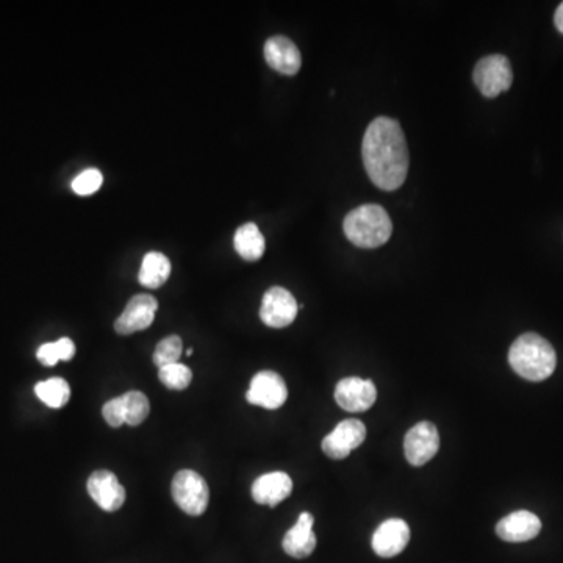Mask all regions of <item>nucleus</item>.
Instances as JSON below:
<instances>
[{
	"mask_svg": "<svg viewBox=\"0 0 563 563\" xmlns=\"http://www.w3.org/2000/svg\"><path fill=\"white\" fill-rule=\"evenodd\" d=\"M362 157L366 174L377 188H401L409 173L410 157L399 122L385 116L374 119L363 137Z\"/></svg>",
	"mask_w": 563,
	"mask_h": 563,
	"instance_id": "1",
	"label": "nucleus"
},
{
	"mask_svg": "<svg viewBox=\"0 0 563 563\" xmlns=\"http://www.w3.org/2000/svg\"><path fill=\"white\" fill-rule=\"evenodd\" d=\"M509 363L512 370L526 381L542 382L556 370L557 356L548 340L529 332L513 341Z\"/></svg>",
	"mask_w": 563,
	"mask_h": 563,
	"instance_id": "2",
	"label": "nucleus"
},
{
	"mask_svg": "<svg viewBox=\"0 0 563 563\" xmlns=\"http://www.w3.org/2000/svg\"><path fill=\"white\" fill-rule=\"evenodd\" d=\"M346 238L357 248H381L393 232L390 216L377 204L360 205L346 215L343 223Z\"/></svg>",
	"mask_w": 563,
	"mask_h": 563,
	"instance_id": "3",
	"label": "nucleus"
},
{
	"mask_svg": "<svg viewBox=\"0 0 563 563\" xmlns=\"http://www.w3.org/2000/svg\"><path fill=\"white\" fill-rule=\"evenodd\" d=\"M174 501L177 506L191 515L199 517L207 510L210 501V490L201 474L193 470H182L174 476L171 485Z\"/></svg>",
	"mask_w": 563,
	"mask_h": 563,
	"instance_id": "4",
	"label": "nucleus"
},
{
	"mask_svg": "<svg viewBox=\"0 0 563 563\" xmlns=\"http://www.w3.org/2000/svg\"><path fill=\"white\" fill-rule=\"evenodd\" d=\"M476 87L488 99L509 90L513 83L512 65L504 55H488L477 63L473 72Z\"/></svg>",
	"mask_w": 563,
	"mask_h": 563,
	"instance_id": "5",
	"label": "nucleus"
},
{
	"mask_svg": "<svg viewBox=\"0 0 563 563\" xmlns=\"http://www.w3.org/2000/svg\"><path fill=\"white\" fill-rule=\"evenodd\" d=\"M440 449V435L431 421H421L404 438L406 459L413 467H423L434 459Z\"/></svg>",
	"mask_w": 563,
	"mask_h": 563,
	"instance_id": "6",
	"label": "nucleus"
},
{
	"mask_svg": "<svg viewBox=\"0 0 563 563\" xmlns=\"http://www.w3.org/2000/svg\"><path fill=\"white\" fill-rule=\"evenodd\" d=\"M288 398V388L284 379L274 371H260L252 377L251 387L246 399L252 406L266 410H276L284 406Z\"/></svg>",
	"mask_w": 563,
	"mask_h": 563,
	"instance_id": "7",
	"label": "nucleus"
},
{
	"mask_svg": "<svg viewBox=\"0 0 563 563\" xmlns=\"http://www.w3.org/2000/svg\"><path fill=\"white\" fill-rule=\"evenodd\" d=\"M298 310V302L290 291L282 287H273L269 288L263 296L260 318L268 327L284 329L296 320Z\"/></svg>",
	"mask_w": 563,
	"mask_h": 563,
	"instance_id": "8",
	"label": "nucleus"
},
{
	"mask_svg": "<svg viewBox=\"0 0 563 563\" xmlns=\"http://www.w3.org/2000/svg\"><path fill=\"white\" fill-rule=\"evenodd\" d=\"M366 438L365 424L360 420L341 421L334 431L324 437L321 448L330 459L343 460L356 451Z\"/></svg>",
	"mask_w": 563,
	"mask_h": 563,
	"instance_id": "9",
	"label": "nucleus"
},
{
	"mask_svg": "<svg viewBox=\"0 0 563 563\" xmlns=\"http://www.w3.org/2000/svg\"><path fill=\"white\" fill-rule=\"evenodd\" d=\"M377 399L376 385L370 379L346 377L335 387V401L346 412H366Z\"/></svg>",
	"mask_w": 563,
	"mask_h": 563,
	"instance_id": "10",
	"label": "nucleus"
},
{
	"mask_svg": "<svg viewBox=\"0 0 563 563\" xmlns=\"http://www.w3.org/2000/svg\"><path fill=\"white\" fill-rule=\"evenodd\" d=\"M158 302L151 295H137L130 299L124 312L115 321V330L119 335H132L148 329L154 323Z\"/></svg>",
	"mask_w": 563,
	"mask_h": 563,
	"instance_id": "11",
	"label": "nucleus"
},
{
	"mask_svg": "<svg viewBox=\"0 0 563 563\" xmlns=\"http://www.w3.org/2000/svg\"><path fill=\"white\" fill-rule=\"evenodd\" d=\"M88 493L105 512H116L126 503V490L112 471L97 470L88 479Z\"/></svg>",
	"mask_w": 563,
	"mask_h": 563,
	"instance_id": "12",
	"label": "nucleus"
},
{
	"mask_svg": "<svg viewBox=\"0 0 563 563\" xmlns=\"http://www.w3.org/2000/svg\"><path fill=\"white\" fill-rule=\"evenodd\" d=\"M410 542L409 524L399 518H390L376 529L373 535L374 553L384 559L398 556Z\"/></svg>",
	"mask_w": 563,
	"mask_h": 563,
	"instance_id": "13",
	"label": "nucleus"
},
{
	"mask_svg": "<svg viewBox=\"0 0 563 563\" xmlns=\"http://www.w3.org/2000/svg\"><path fill=\"white\" fill-rule=\"evenodd\" d=\"M265 60L269 68L285 76H295L302 66L298 47L290 38L282 35L273 36L266 41Z\"/></svg>",
	"mask_w": 563,
	"mask_h": 563,
	"instance_id": "14",
	"label": "nucleus"
},
{
	"mask_svg": "<svg viewBox=\"0 0 563 563\" xmlns=\"http://www.w3.org/2000/svg\"><path fill=\"white\" fill-rule=\"evenodd\" d=\"M542 531V521L529 510L510 513L496 524V534L509 543L529 542Z\"/></svg>",
	"mask_w": 563,
	"mask_h": 563,
	"instance_id": "15",
	"label": "nucleus"
},
{
	"mask_svg": "<svg viewBox=\"0 0 563 563\" xmlns=\"http://www.w3.org/2000/svg\"><path fill=\"white\" fill-rule=\"evenodd\" d=\"M293 492V481L284 471H273L255 479L252 484V499L262 506L276 507Z\"/></svg>",
	"mask_w": 563,
	"mask_h": 563,
	"instance_id": "16",
	"label": "nucleus"
},
{
	"mask_svg": "<svg viewBox=\"0 0 563 563\" xmlns=\"http://www.w3.org/2000/svg\"><path fill=\"white\" fill-rule=\"evenodd\" d=\"M313 523H315V518L312 513L304 512L299 515L295 526L285 534L284 542H282V548L288 556L305 559L315 551L316 535L313 532Z\"/></svg>",
	"mask_w": 563,
	"mask_h": 563,
	"instance_id": "17",
	"label": "nucleus"
},
{
	"mask_svg": "<svg viewBox=\"0 0 563 563\" xmlns=\"http://www.w3.org/2000/svg\"><path fill=\"white\" fill-rule=\"evenodd\" d=\"M234 246L241 259L246 262H257L265 254V237L257 224L246 223L238 227L235 232Z\"/></svg>",
	"mask_w": 563,
	"mask_h": 563,
	"instance_id": "18",
	"label": "nucleus"
},
{
	"mask_svg": "<svg viewBox=\"0 0 563 563\" xmlns=\"http://www.w3.org/2000/svg\"><path fill=\"white\" fill-rule=\"evenodd\" d=\"M171 276V262L162 252H149L144 255L141 263L138 280L146 288H160L166 284V280Z\"/></svg>",
	"mask_w": 563,
	"mask_h": 563,
	"instance_id": "19",
	"label": "nucleus"
},
{
	"mask_svg": "<svg viewBox=\"0 0 563 563\" xmlns=\"http://www.w3.org/2000/svg\"><path fill=\"white\" fill-rule=\"evenodd\" d=\"M35 393L40 401L51 409L65 407L71 398V388H69L68 382L61 377H52V379L36 384Z\"/></svg>",
	"mask_w": 563,
	"mask_h": 563,
	"instance_id": "20",
	"label": "nucleus"
},
{
	"mask_svg": "<svg viewBox=\"0 0 563 563\" xmlns=\"http://www.w3.org/2000/svg\"><path fill=\"white\" fill-rule=\"evenodd\" d=\"M74 356H76V345L71 338H60L55 343H44L36 352L38 360L46 366L57 365L60 360L68 362Z\"/></svg>",
	"mask_w": 563,
	"mask_h": 563,
	"instance_id": "21",
	"label": "nucleus"
},
{
	"mask_svg": "<svg viewBox=\"0 0 563 563\" xmlns=\"http://www.w3.org/2000/svg\"><path fill=\"white\" fill-rule=\"evenodd\" d=\"M121 398L124 402V412H126V424L140 426L143 421H146L151 412L148 396L141 391H129Z\"/></svg>",
	"mask_w": 563,
	"mask_h": 563,
	"instance_id": "22",
	"label": "nucleus"
},
{
	"mask_svg": "<svg viewBox=\"0 0 563 563\" xmlns=\"http://www.w3.org/2000/svg\"><path fill=\"white\" fill-rule=\"evenodd\" d=\"M158 379L169 390H185L191 384L193 373L187 365L173 363V365L163 366L158 370Z\"/></svg>",
	"mask_w": 563,
	"mask_h": 563,
	"instance_id": "23",
	"label": "nucleus"
},
{
	"mask_svg": "<svg viewBox=\"0 0 563 563\" xmlns=\"http://www.w3.org/2000/svg\"><path fill=\"white\" fill-rule=\"evenodd\" d=\"M183 352L182 338L177 335H169L165 340L158 343L154 351V363L158 366V370L163 366L179 363L180 356Z\"/></svg>",
	"mask_w": 563,
	"mask_h": 563,
	"instance_id": "24",
	"label": "nucleus"
},
{
	"mask_svg": "<svg viewBox=\"0 0 563 563\" xmlns=\"http://www.w3.org/2000/svg\"><path fill=\"white\" fill-rule=\"evenodd\" d=\"M104 176L96 168L85 169L76 179L72 180V190L79 196H91L97 190H101Z\"/></svg>",
	"mask_w": 563,
	"mask_h": 563,
	"instance_id": "25",
	"label": "nucleus"
},
{
	"mask_svg": "<svg viewBox=\"0 0 563 563\" xmlns=\"http://www.w3.org/2000/svg\"><path fill=\"white\" fill-rule=\"evenodd\" d=\"M102 415H104L108 426L119 427L122 424H126V412H124V402H122L121 396L105 402Z\"/></svg>",
	"mask_w": 563,
	"mask_h": 563,
	"instance_id": "26",
	"label": "nucleus"
},
{
	"mask_svg": "<svg viewBox=\"0 0 563 563\" xmlns=\"http://www.w3.org/2000/svg\"><path fill=\"white\" fill-rule=\"evenodd\" d=\"M554 24H556L557 30L563 33V2L557 8L556 15H554Z\"/></svg>",
	"mask_w": 563,
	"mask_h": 563,
	"instance_id": "27",
	"label": "nucleus"
},
{
	"mask_svg": "<svg viewBox=\"0 0 563 563\" xmlns=\"http://www.w3.org/2000/svg\"><path fill=\"white\" fill-rule=\"evenodd\" d=\"M187 354L188 356H193V349H188Z\"/></svg>",
	"mask_w": 563,
	"mask_h": 563,
	"instance_id": "28",
	"label": "nucleus"
}]
</instances>
